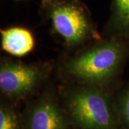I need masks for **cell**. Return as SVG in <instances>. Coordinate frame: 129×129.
I'll return each instance as SVG.
<instances>
[{
  "instance_id": "1",
  "label": "cell",
  "mask_w": 129,
  "mask_h": 129,
  "mask_svg": "<svg viewBox=\"0 0 129 129\" xmlns=\"http://www.w3.org/2000/svg\"><path fill=\"white\" fill-rule=\"evenodd\" d=\"M125 38L113 36L98 40L65 60V76L79 84L103 87L120 73L127 55Z\"/></svg>"
},
{
  "instance_id": "2",
  "label": "cell",
  "mask_w": 129,
  "mask_h": 129,
  "mask_svg": "<svg viewBox=\"0 0 129 129\" xmlns=\"http://www.w3.org/2000/svg\"><path fill=\"white\" fill-rule=\"evenodd\" d=\"M72 118L83 129H114L115 118L108 95L101 87L80 84L67 95Z\"/></svg>"
},
{
  "instance_id": "3",
  "label": "cell",
  "mask_w": 129,
  "mask_h": 129,
  "mask_svg": "<svg viewBox=\"0 0 129 129\" xmlns=\"http://www.w3.org/2000/svg\"><path fill=\"white\" fill-rule=\"evenodd\" d=\"M47 17L52 32L64 47L74 48L92 40H101L90 17L78 5L54 4L47 12Z\"/></svg>"
},
{
  "instance_id": "4",
  "label": "cell",
  "mask_w": 129,
  "mask_h": 129,
  "mask_svg": "<svg viewBox=\"0 0 129 129\" xmlns=\"http://www.w3.org/2000/svg\"><path fill=\"white\" fill-rule=\"evenodd\" d=\"M49 73L46 64L1 59L0 93L13 99L27 96L45 81Z\"/></svg>"
},
{
  "instance_id": "5",
  "label": "cell",
  "mask_w": 129,
  "mask_h": 129,
  "mask_svg": "<svg viewBox=\"0 0 129 129\" xmlns=\"http://www.w3.org/2000/svg\"><path fill=\"white\" fill-rule=\"evenodd\" d=\"M63 113L55 103L44 99L32 107L28 116L29 129H66Z\"/></svg>"
},
{
  "instance_id": "6",
  "label": "cell",
  "mask_w": 129,
  "mask_h": 129,
  "mask_svg": "<svg viewBox=\"0 0 129 129\" xmlns=\"http://www.w3.org/2000/svg\"><path fill=\"white\" fill-rule=\"evenodd\" d=\"M0 40L3 50L18 57L27 55L35 46V39L32 32L21 26L0 28Z\"/></svg>"
},
{
  "instance_id": "7",
  "label": "cell",
  "mask_w": 129,
  "mask_h": 129,
  "mask_svg": "<svg viewBox=\"0 0 129 129\" xmlns=\"http://www.w3.org/2000/svg\"><path fill=\"white\" fill-rule=\"evenodd\" d=\"M109 27L113 36L129 38V0H115L113 16Z\"/></svg>"
},
{
  "instance_id": "8",
  "label": "cell",
  "mask_w": 129,
  "mask_h": 129,
  "mask_svg": "<svg viewBox=\"0 0 129 129\" xmlns=\"http://www.w3.org/2000/svg\"><path fill=\"white\" fill-rule=\"evenodd\" d=\"M0 129H21L17 115L11 108L0 103Z\"/></svg>"
},
{
  "instance_id": "9",
  "label": "cell",
  "mask_w": 129,
  "mask_h": 129,
  "mask_svg": "<svg viewBox=\"0 0 129 129\" xmlns=\"http://www.w3.org/2000/svg\"><path fill=\"white\" fill-rule=\"evenodd\" d=\"M119 111L122 119L129 128V85L121 93L119 101Z\"/></svg>"
}]
</instances>
